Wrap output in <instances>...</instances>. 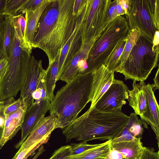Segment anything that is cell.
Wrapping results in <instances>:
<instances>
[{
    "label": "cell",
    "mask_w": 159,
    "mask_h": 159,
    "mask_svg": "<svg viewBox=\"0 0 159 159\" xmlns=\"http://www.w3.org/2000/svg\"><path fill=\"white\" fill-rule=\"evenodd\" d=\"M111 0H86L79 16L82 27L80 50L89 54L94 43L108 24L107 11Z\"/></svg>",
    "instance_id": "8992f818"
},
{
    "label": "cell",
    "mask_w": 159,
    "mask_h": 159,
    "mask_svg": "<svg viewBox=\"0 0 159 159\" xmlns=\"http://www.w3.org/2000/svg\"><path fill=\"white\" fill-rule=\"evenodd\" d=\"M6 27L5 34L4 48L8 58L15 34V29L12 17L6 15Z\"/></svg>",
    "instance_id": "603a6c76"
},
{
    "label": "cell",
    "mask_w": 159,
    "mask_h": 159,
    "mask_svg": "<svg viewBox=\"0 0 159 159\" xmlns=\"http://www.w3.org/2000/svg\"><path fill=\"white\" fill-rule=\"evenodd\" d=\"M140 35V32L136 29L130 30L129 36L116 68L120 67L125 62L133 46Z\"/></svg>",
    "instance_id": "44dd1931"
},
{
    "label": "cell",
    "mask_w": 159,
    "mask_h": 159,
    "mask_svg": "<svg viewBox=\"0 0 159 159\" xmlns=\"http://www.w3.org/2000/svg\"><path fill=\"white\" fill-rule=\"evenodd\" d=\"M132 87V89L128 90L129 105L133 108L135 113L139 115L141 118L146 111L145 94L140 82L137 84L136 81L133 80Z\"/></svg>",
    "instance_id": "ac0fdd59"
},
{
    "label": "cell",
    "mask_w": 159,
    "mask_h": 159,
    "mask_svg": "<svg viewBox=\"0 0 159 159\" xmlns=\"http://www.w3.org/2000/svg\"><path fill=\"white\" fill-rule=\"evenodd\" d=\"M129 119V116L121 111L105 112L94 107L62 129V133L68 140L111 141L121 132Z\"/></svg>",
    "instance_id": "7a4b0ae2"
},
{
    "label": "cell",
    "mask_w": 159,
    "mask_h": 159,
    "mask_svg": "<svg viewBox=\"0 0 159 159\" xmlns=\"http://www.w3.org/2000/svg\"><path fill=\"white\" fill-rule=\"evenodd\" d=\"M159 53L153 41L141 34L125 62L115 71L123 74L125 80L144 81L157 66Z\"/></svg>",
    "instance_id": "5b68a950"
},
{
    "label": "cell",
    "mask_w": 159,
    "mask_h": 159,
    "mask_svg": "<svg viewBox=\"0 0 159 159\" xmlns=\"http://www.w3.org/2000/svg\"><path fill=\"white\" fill-rule=\"evenodd\" d=\"M15 100L14 98H11L8 99L0 101V110L6 107L9 104ZM3 129H0V142L2 139Z\"/></svg>",
    "instance_id": "e575fe53"
},
{
    "label": "cell",
    "mask_w": 159,
    "mask_h": 159,
    "mask_svg": "<svg viewBox=\"0 0 159 159\" xmlns=\"http://www.w3.org/2000/svg\"><path fill=\"white\" fill-rule=\"evenodd\" d=\"M118 2L125 11L126 14L127 13L129 0H118Z\"/></svg>",
    "instance_id": "d590c367"
},
{
    "label": "cell",
    "mask_w": 159,
    "mask_h": 159,
    "mask_svg": "<svg viewBox=\"0 0 159 159\" xmlns=\"http://www.w3.org/2000/svg\"><path fill=\"white\" fill-rule=\"evenodd\" d=\"M70 146H61L55 151L49 159H70Z\"/></svg>",
    "instance_id": "f1b7e54d"
},
{
    "label": "cell",
    "mask_w": 159,
    "mask_h": 159,
    "mask_svg": "<svg viewBox=\"0 0 159 159\" xmlns=\"http://www.w3.org/2000/svg\"><path fill=\"white\" fill-rule=\"evenodd\" d=\"M118 3L116 11L117 16H121L124 14H126L125 11L124 10L123 8H122L121 6L119 4L117 0Z\"/></svg>",
    "instance_id": "74e56055"
},
{
    "label": "cell",
    "mask_w": 159,
    "mask_h": 159,
    "mask_svg": "<svg viewBox=\"0 0 159 159\" xmlns=\"http://www.w3.org/2000/svg\"><path fill=\"white\" fill-rule=\"evenodd\" d=\"M59 55L57 56L54 62L49 64L45 70L44 76V84L46 95L47 98L51 102L54 96V91L57 81L58 70V63Z\"/></svg>",
    "instance_id": "d6986e66"
},
{
    "label": "cell",
    "mask_w": 159,
    "mask_h": 159,
    "mask_svg": "<svg viewBox=\"0 0 159 159\" xmlns=\"http://www.w3.org/2000/svg\"><path fill=\"white\" fill-rule=\"evenodd\" d=\"M93 78V73L79 74L57 91L49 110L58 119V128L70 124L90 102Z\"/></svg>",
    "instance_id": "3957f363"
},
{
    "label": "cell",
    "mask_w": 159,
    "mask_h": 159,
    "mask_svg": "<svg viewBox=\"0 0 159 159\" xmlns=\"http://www.w3.org/2000/svg\"><path fill=\"white\" fill-rule=\"evenodd\" d=\"M126 20L130 30L153 40L159 29V0H129Z\"/></svg>",
    "instance_id": "52a82bcc"
},
{
    "label": "cell",
    "mask_w": 159,
    "mask_h": 159,
    "mask_svg": "<svg viewBox=\"0 0 159 159\" xmlns=\"http://www.w3.org/2000/svg\"><path fill=\"white\" fill-rule=\"evenodd\" d=\"M6 0H0V15L4 8Z\"/></svg>",
    "instance_id": "f35d334b"
},
{
    "label": "cell",
    "mask_w": 159,
    "mask_h": 159,
    "mask_svg": "<svg viewBox=\"0 0 159 159\" xmlns=\"http://www.w3.org/2000/svg\"><path fill=\"white\" fill-rule=\"evenodd\" d=\"M27 0H6L3 9L0 15L12 17L16 16Z\"/></svg>",
    "instance_id": "cb8c5ba5"
},
{
    "label": "cell",
    "mask_w": 159,
    "mask_h": 159,
    "mask_svg": "<svg viewBox=\"0 0 159 159\" xmlns=\"http://www.w3.org/2000/svg\"><path fill=\"white\" fill-rule=\"evenodd\" d=\"M117 0L111 1L107 11V20L109 23L111 21L117 17L116 9Z\"/></svg>",
    "instance_id": "1f68e13d"
},
{
    "label": "cell",
    "mask_w": 159,
    "mask_h": 159,
    "mask_svg": "<svg viewBox=\"0 0 159 159\" xmlns=\"http://www.w3.org/2000/svg\"><path fill=\"white\" fill-rule=\"evenodd\" d=\"M128 89L122 81L115 79L112 84L97 103L95 107L105 112L121 111L128 98Z\"/></svg>",
    "instance_id": "ba28073f"
},
{
    "label": "cell",
    "mask_w": 159,
    "mask_h": 159,
    "mask_svg": "<svg viewBox=\"0 0 159 159\" xmlns=\"http://www.w3.org/2000/svg\"><path fill=\"white\" fill-rule=\"evenodd\" d=\"M8 60L4 59L0 61V80L3 77L7 69Z\"/></svg>",
    "instance_id": "836d02e7"
},
{
    "label": "cell",
    "mask_w": 159,
    "mask_h": 159,
    "mask_svg": "<svg viewBox=\"0 0 159 159\" xmlns=\"http://www.w3.org/2000/svg\"><path fill=\"white\" fill-rule=\"evenodd\" d=\"M6 15H0V61L8 59L4 48L5 34L6 29Z\"/></svg>",
    "instance_id": "d4e9b609"
},
{
    "label": "cell",
    "mask_w": 159,
    "mask_h": 159,
    "mask_svg": "<svg viewBox=\"0 0 159 159\" xmlns=\"http://www.w3.org/2000/svg\"><path fill=\"white\" fill-rule=\"evenodd\" d=\"M50 103L48 98H45L35 101L27 109L20 128L21 139L15 145L16 148H20L37 123L50 110Z\"/></svg>",
    "instance_id": "9c48e42d"
},
{
    "label": "cell",
    "mask_w": 159,
    "mask_h": 159,
    "mask_svg": "<svg viewBox=\"0 0 159 159\" xmlns=\"http://www.w3.org/2000/svg\"><path fill=\"white\" fill-rule=\"evenodd\" d=\"M92 89L90 97V109L93 108L113 83L114 72L109 71L104 65L93 73Z\"/></svg>",
    "instance_id": "5bb4252c"
},
{
    "label": "cell",
    "mask_w": 159,
    "mask_h": 159,
    "mask_svg": "<svg viewBox=\"0 0 159 159\" xmlns=\"http://www.w3.org/2000/svg\"><path fill=\"white\" fill-rule=\"evenodd\" d=\"M141 139L135 140L110 143L111 150L119 153L123 158L139 159L143 146Z\"/></svg>",
    "instance_id": "e0dca14e"
},
{
    "label": "cell",
    "mask_w": 159,
    "mask_h": 159,
    "mask_svg": "<svg viewBox=\"0 0 159 159\" xmlns=\"http://www.w3.org/2000/svg\"><path fill=\"white\" fill-rule=\"evenodd\" d=\"M48 140H44L37 145H34L29 148H25L18 151L12 159H27L41 145L46 143Z\"/></svg>",
    "instance_id": "83f0119b"
},
{
    "label": "cell",
    "mask_w": 159,
    "mask_h": 159,
    "mask_svg": "<svg viewBox=\"0 0 159 159\" xmlns=\"http://www.w3.org/2000/svg\"><path fill=\"white\" fill-rule=\"evenodd\" d=\"M125 159L124 158V159Z\"/></svg>",
    "instance_id": "60d3db41"
},
{
    "label": "cell",
    "mask_w": 159,
    "mask_h": 159,
    "mask_svg": "<svg viewBox=\"0 0 159 159\" xmlns=\"http://www.w3.org/2000/svg\"><path fill=\"white\" fill-rule=\"evenodd\" d=\"M59 124L57 118L53 115L43 117L35 125L18 151L49 139L52 132L58 128Z\"/></svg>",
    "instance_id": "4fadbf2b"
},
{
    "label": "cell",
    "mask_w": 159,
    "mask_h": 159,
    "mask_svg": "<svg viewBox=\"0 0 159 159\" xmlns=\"http://www.w3.org/2000/svg\"><path fill=\"white\" fill-rule=\"evenodd\" d=\"M111 141H107L80 154L71 156L70 159H109L111 151Z\"/></svg>",
    "instance_id": "ffe728a7"
},
{
    "label": "cell",
    "mask_w": 159,
    "mask_h": 159,
    "mask_svg": "<svg viewBox=\"0 0 159 159\" xmlns=\"http://www.w3.org/2000/svg\"><path fill=\"white\" fill-rule=\"evenodd\" d=\"M101 143L90 144L87 143V142L85 141L79 143H71L70 145L71 156L80 154L89 149L98 147Z\"/></svg>",
    "instance_id": "484cf974"
},
{
    "label": "cell",
    "mask_w": 159,
    "mask_h": 159,
    "mask_svg": "<svg viewBox=\"0 0 159 159\" xmlns=\"http://www.w3.org/2000/svg\"><path fill=\"white\" fill-rule=\"evenodd\" d=\"M128 37L120 42L105 63L104 65L109 71L115 72Z\"/></svg>",
    "instance_id": "7402d4cb"
},
{
    "label": "cell",
    "mask_w": 159,
    "mask_h": 159,
    "mask_svg": "<svg viewBox=\"0 0 159 159\" xmlns=\"http://www.w3.org/2000/svg\"><path fill=\"white\" fill-rule=\"evenodd\" d=\"M27 109L26 106L23 104L17 111L5 117L3 132L0 142V149L20 129Z\"/></svg>",
    "instance_id": "2e32d148"
},
{
    "label": "cell",
    "mask_w": 159,
    "mask_h": 159,
    "mask_svg": "<svg viewBox=\"0 0 159 159\" xmlns=\"http://www.w3.org/2000/svg\"><path fill=\"white\" fill-rule=\"evenodd\" d=\"M75 0H51L36 26L31 47L43 50L49 64L55 61L73 33L79 17L74 12Z\"/></svg>",
    "instance_id": "6da1fadb"
},
{
    "label": "cell",
    "mask_w": 159,
    "mask_h": 159,
    "mask_svg": "<svg viewBox=\"0 0 159 159\" xmlns=\"http://www.w3.org/2000/svg\"><path fill=\"white\" fill-rule=\"evenodd\" d=\"M144 92L146 102L145 112L141 118L144 127L148 128L150 125L155 133L159 147V107L153 90V84H146L144 81H140Z\"/></svg>",
    "instance_id": "7c38bea8"
},
{
    "label": "cell",
    "mask_w": 159,
    "mask_h": 159,
    "mask_svg": "<svg viewBox=\"0 0 159 159\" xmlns=\"http://www.w3.org/2000/svg\"><path fill=\"white\" fill-rule=\"evenodd\" d=\"M82 34L81 23L79 17L75 29L59 57L57 81L60 80L62 74L80 50L82 45Z\"/></svg>",
    "instance_id": "8fae6325"
},
{
    "label": "cell",
    "mask_w": 159,
    "mask_h": 159,
    "mask_svg": "<svg viewBox=\"0 0 159 159\" xmlns=\"http://www.w3.org/2000/svg\"><path fill=\"white\" fill-rule=\"evenodd\" d=\"M12 19L15 31L24 38L26 25L25 17L22 14H20L12 17Z\"/></svg>",
    "instance_id": "4316f807"
},
{
    "label": "cell",
    "mask_w": 159,
    "mask_h": 159,
    "mask_svg": "<svg viewBox=\"0 0 159 159\" xmlns=\"http://www.w3.org/2000/svg\"><path fill=\"white\" fill-rule=\"evenodd\" d=\"M51 1V0H43L36 6L25 11L26 25L24 39L32 49L31 45L36 26L43 11Z\"/></svg>",
    "instance_id": "9a60e30c"
},
{
    "label": "cell",
    "mask_w": 159,
    "mask_h": 159,
    "mask_svg": "<svg viewBox=\"0 0 159 159\" xmlns=\"http://www.w3.org/2000/svg\"><path fill=\"white\" fill-rule=\"evenodd\" d=\"M43 1V0H27L22 8L18 11L17 15L25 13L26 10L36 6Z\"/></svg>",
    "instance_id": "d6a6232c"
},
{
    "label": "cell",
    "mask_w": 159,
    "mask_h": 159,
    "mask_svg": "<svg viewBox=\"0 0 159 159\" xmlns=\"http://www.w3.org/2000/svg\"><path fill=\"white\" fill-rule=\"evenodd\" d=\"M139 159H159V151L153 148L143 147Z\"/></svg>",
    "instance_id": "4dcf8cb0"
},
{
    "label": "cell",
    "mask_w": 159,
    "mask_h": 159,
    "mask_svg": "<svg viewBox=\"0 0 159 159\" xmlns=\"http://www.w3.org/2000/svg\"><path fill=\"white\" fill-rule=\"evenodd\" d=\"M39 154L40 153L37 154L32 159H36L37 157L39 155Z\"/></svg>",
    "instance_id": "ab89813d"
},
{
    "label": "cell",
    "mask_w": 159,
    "mask_h": 159,
    "mask_svg": "<svg viewBox=\"0 0 159 159\" xmlns=\"http://www.w3.org/2000/svg\"><path fill=\"white\" fill-rule=\"evenodd\" d=\"M159 67L156 74L155 76L153 79L154 83L153 84V88L155 89H158L159 88Z\"/></svg>",
    "instance_id": "8d00e7d4"
},
{
    "label": "cell",
    "mask_w": 159,
    "mask_h": 159,
    "mask_svg": "<svg viewBox=\"0 0 159 159\" xmlns=\"http://www.w3.org/2000/svg\"><path fill=\"white\" fill-rule=\"evenodd\" d=\"M23 104V101L20 98L9 104L4 110L5 117L17 111Z\"/></svg>",
    "instance_id": "f546056e"
},
{
    "label": "cell",
    "mask_w": 159,
    "mask_h": 159,
    "mask_svg": "<svg viewBox=\"0 0 159 159\" xmlns=\"http://www.w3.org/2000/svg\"><path fill=\"white\" fill-rule=\"evenodd\" d=\"M42 60H36L32 55L28 64L23 86L21 89L20 98L27 109L34 102L32 94L36 90L41 75L44 70Z\"/></svg>",
    "instance_id": "30bf717a"
},
{
    "label": "cell",
    "mask_w": 159,
    "mask_h": 159,
    "mask_svg": "<svg viewBox=\"0 0 159 159\" xmlns=\"http://www.w3.org/2000/svg\"><path fill=\"white\" fill-rule=\"evenodd\" d=\"M130 30L126 19L122 16L109 23L89 52L84 73H93L104 65L120 42L128 37Z\"/></svg>",
    "instance_id": "277c9868"
}]
</instances>
